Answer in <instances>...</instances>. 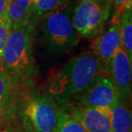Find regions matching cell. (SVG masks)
<instances>
[{"label":"cell","instance_id":"cell-1","mask_svg":"<svg viewBox=\"0 0 132 132\" xmlns=\"http://www.w3.org/2000/svg\"><path fill=\"white\" fill-rule=\"evenodd\" d=\"M100 75L105 76L98 57L91 51L84 52L52 71L47 80L48 94L63 102L85 92Z\"/></svg>","mask_w":132,"mask_h":132},{"label":"cell","instance_id":"cell-22","mask_svg":"<svg viewBox=\"0 0 132 132\" xmlns=\"http://www.w3.org/2000/svg\"><path fill=\"white\" fill-rule=\"evenodd\" d=\"M100 1H106V0H100Z\"/></svg>","mask_w":132,"mask_h":132},{"label":"cell","instance_id":"cell-7","mask_svg":"<svg viewBox=\"0 0 132 132\" xmlns=\"http://www.w3.org/2000/svg\"><path fill=\"white\" fill-rule=\"evenodd\" d=\"M120 47H122V39L118 21L112 22L109 28L95 37L92 43L91 52L100 60L105 76L108 75L109 65L113 55Z\"/></svg>","mask_w":132,"mask_h":132},{"label":"cell","instance_id":"cell-12","mask_svg":"<svg viewBox=\"0 0 132 132\" xmlns=\"http://www.w3.org/2000/svg\"><path fill=\"white\" fill-rule=\"evenodd\" d=\"M17 92H19V88L0 68V119L4 122L6 116L12 112Z\"/></svg>","mask_w":132,"mask_h":132},{"label":"cell","instance_id":"cell-10","mask_svg":"<svg viewBox=\"0 0 132 132\" xmlns=\"http://www.w3.org/2000/svg\"><path fill=\"white\" fill-rule=\"evenodd\" d=\"M37 0H10L7 10V20L11 28L34 21Z\"/></svg>","mask_w":132,"mask_h":132},{"label":"cell","instance_id":"cell-8","mask_svg":"<svg viewBox=\"0 0 132 132\" xmlns=\"http://www.w3.org/2000/svg\"><path fill=\"white\" fill-rule=\"evenodd\" d=\"M107 76L114 83L122 100L129 101L131 97L132 61L122 47L113 55Z\"/></svg>","mask_w":132,"mask_h":132},{"label":"cell","instance_id":"cell-4","mask_svg":"<svg viewBox=\"0 0 132 132\" xmlns=\"http://www.w3.org/2000/svg\"><path fill=\"white\" fill-rule=\"evenodd\" d=\"M110 15V0H78L71 12V21L79 36L94 39L103 32Z\"/></svg>","mask_w":132,"mask_h":132},{"label":"cell","instance_id":"cell-14","mask_svg":"<svg viewBox=\"0 0 132 132\" xmlns=\"http://www.w3.org/2000/svg\"><path fill=\"white\" fill-rule=\"evenodd\" d=\"M70 4V0H37L34 21L42 19L52 12L56 11Z\"/></svg>","mask_w":132,"mask_h":132},{"label":"cell","instance_id":"cell-11","mask_svg":"<svg viewBox=\"0 0 132 132\" xmlns=\"http://www.w3.org/2000/svg\"><path fill=\"white\" fill-rule=\"evenodd\" d=\"M107 115L113 132H132V116L128 101L120 100L107 111Z\"/></svg>","mask_w":132,"mask_h":132},{"label":"cell","instance_id":"cell-20","mask_svg":"<svg viewBox=\"0 0 132 132\" xmlns=\"http://www.w3.org/2000/svg\"><path fill=\"white\" fill-rule=\"evenodd\" d=\"M22 130L23 132H34L32 126L30 125V123L28 122L27 119H25L24 118H22Z\"/></svg>","mask_w":132,"mask_h":132},{"label":"cell","instance_id":"cell-16","mask_svg":"<svg viewBox=\"0 0 132 132\" xmlns=\"http://www.w3.org/2000/svg\"><path fill=\"white\" fill-rule=\"evenodd\" d=\"M130 0H110L111 4V15H112V22L118 21L120 14L125 4Z\"/></svg>","mask_w":132,"mask_h":132},{"label":"cell","instance_id":"cell-18","mask_svg":"<svg viewBox=\"0 0 132 132\" xmlns=\"http://www.w3.org/2000/svg\"><path fill=\"white\" fill-rule=\"evenodd\" d=\"M10 1V0H0V22L6 19Z\"/></svg>","mask_w":132,"mask_h":132},{"label":"cell","instance_id":"cell-2","mask_svg":"<svg viewBox=\"0 0 132 132\" xmlns=\"http://www.w3.org/2000/svg\"><path fill=\"white\" fill-rule=\"evenodd\" d=\"M35 22L11 28L3 47L2 69L18 88H28L35 75L33 39Z\"/></svg>","mask_w":132,"mask_h":132},{"label":"cell","instance_id":"cell-13","mask_svg":"<svg viewBox=\"0 0 132 132\" xmlns=\"http://www.w3.org/2000/svg\"><path fill=\"white\" fill-rule=\"evenodd\" d=\"M119 28L122 48L132 61V5L131 0L125 4L120 14Z\"/></svg>","mask_w":132,"mask_h":132},{"label":"cell","instance_id":"cell-21","mask_svg":"<svg viewBox=\"0 0 132 132\" xmlns=\"http://www.w3.org/2000/svg\"><path fill=\"white\" fill-rule=\"evenodd\" d=\"M4 126H5V125H4V122L3 120H1L0 119V131H1L4 128Z\"/></svg>","mask_w":132,"mask_h":132},{"label":"cell","instance_id":"cell-5","mask_svg":"<svg viewBox=\"0 0 132 132\" xmlns=\"http://www.w3.org/2000/svg\"><path fill=\"white\" fill-rule=\"evenodd\" d=\"M64 109L48 94H35L28 99L22 109V118L34 132H54Z\"/></svg>","mask_w":132,"mask_h":132},{"label":"cell","instance_id":"cell-3","mask_svg":"<svg viewBox=\"0 0 132 132\" xmlns=\"http://www.w3.org/2000/svg\"><path fill=\"white\" fill-rule=\"evenodd\" d=\"M70 4L42 18L41 32L50 48L59 52H67L77 45L80 36L71 21Z\"/></svg>","mask_w":132,"mask_h":132},{"label":"cell","instance_id":"cell-15","mask_svg":"<svg viewBox=\"0 0 132 132\" xmlns=\"http://www.w3.org/2000/svg\"><path fill=\"white\" fill-rule=\"evenodd\" d=\"M64 109V107H63ZM54 132H87L77 118L64 109Z\"/></svg>","mask_w":132,"mask_h":132},{"label":"cell","instance_id":"cell-19","mask_svg":"<svg viewBox=\"0 0 132 132\" xmlns=\"http://www.w3.org/2000/svg\"><path fill=\"white\" fill-rule=\"evenodd\" d=\"M0 132H23V130H22V126L10 125H5L4 128Z\"/></svg>","mask_w":132,"mask_h":132},{"label":"cell","instance_id":"cell-6","mask_svg":"<svg viewBox=\"0 0 132 132\" xmlns=\"http://www.w3.org/2000/svg\"><path fill=\"white\" fill-rule=\"evenodd\" d=\"M122 100L112 81L108 76L100 75L85 92L59 103H67L107 111Z\"/></svg>","mask_w":132,"mask_h":132},{"label":"cell","instance_id":"cell-9","mask_svg":"<svg viewBox=\"0 0 132 132\" xmlns=\"http://www.w3.org/2000/svg\"><path fill=\"white\" fill-rule=\"evenodd\" d=\"M64 109L80 121L87 132H113L105 112L96 108L59 103Z\"/></svg>","mask_w":132,"mask_h":132},{"label":"cell","instance_id":"cell-17","mask_svg":"<svg viewBox=\"0 0 132 132\" xmlns=\"http://www.w3.org/2000/svg\"><path fill=\"white\" fill-rule=\"evenodd\" d=\"M11 30V26H10L9 21L4 19V21L0 22V68L2 69V64H1V59H2V52H3V47L4 46V43L7 39V37L9 35V34Z\"/></svg>","mask_w":132,"mask_h":132}]
</instances>
